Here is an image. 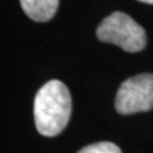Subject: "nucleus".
Listing matches in <instances>:
<instances>
[{"mask_svg":"<svg viewBox=\"0 0 153 153\" xmlns=\"http://www.w3.org/2000/svg\"><path fill=\"white\" fill-rule=\"evenodd\" d=\"M101 42L116 45L128 52L142 51L147 45V33L140 25L123 12L110 14L96 31Z\"/></svg>","mask_w":153,"mask_h":153,"instance_id":"2","label":"nucleus"},{"mask_svg":"<svg viewBox=\"0 0 153 153\" xmlns=\"http://www.w3.org/2000/svg\"><path fill=\"white\" fill-rule=\"evenodd\" d=\"M121 115L151 111L153 108V74H139L123 82L115 98Z\"/></svg>","mask_w":153,"mask_h":153,"instance_id":"3","label":"nucleus"},{"mask_svg":"<svg viewBox=\"0 0 153 153\" xmlns=\"http://www.w3.org/2000/svg\"><path fill=\"white\" fill-rule=\"evenodd\" d=\"M138 1H142L146 4H153V0H138Z\"/></svg>","mask_w":153,"mask_h":153,"instance_id":"6","label":"nucleus"},{"mask_svg":"<svg viewBox=\"0 0 153 153\" xmlns=\"http://www.w3.org/2000/svg\"><path fill=\"white\" fill-rule=\"evenodd\" d=\"M33 114L36 129L41 135H59L71 115V96L68 87L56 79L44 84L36 93Z\"/></svg>","mask_w":153,"mask_h":153,"instance_id":"1","label":"nucleus"},{"mask_svg":"<svg viewBox=\"0 0 153 153\" xmlns=\"http://www.w3.org/2000/svg\"><path fill=\"white\" fill-rule=\"evenodd\" d=\"M21 7L32 21L47 22L55 16L59 0H19Z\"/></svg>","mask_w":153,"mask_h":153,"instance_id":"4","label":"nucleus"},{"mask_svg":"<svg viewBox=\"0 0 153 153\" xmlns=\"http://www.w3.org/2000/svg\"><path fill=\"white\" fill-rule=\"evenodd\" d=\"M78 153H121V149L111 142H98L82 148Z\"/></svg>","mask_w":153,"mask_h":153,"instance_id":"5","label":"nucleus"}]
</instances>
